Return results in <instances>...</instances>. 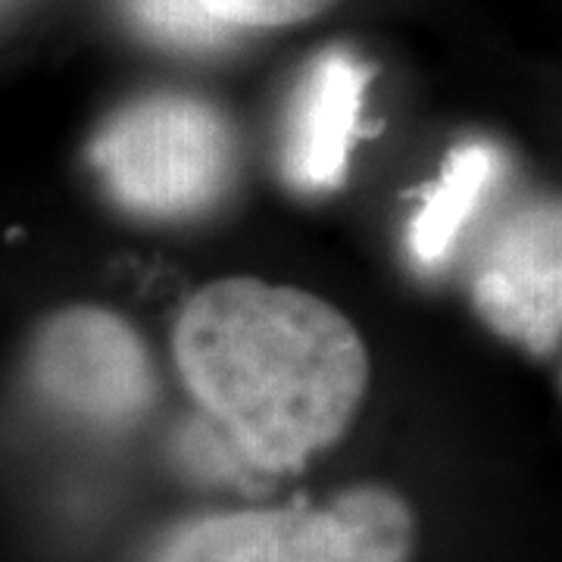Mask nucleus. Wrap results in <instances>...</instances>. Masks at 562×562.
<instances>
[{"instance_id":"obj_1","label":"nucleus","mask_w":562,"mask_h":562,"mask_svg":"<svg viewBox=\"0 0 562 562\" xmlns=\"http://www.w3.org/2000/svg\"><path fill=\"white\" fill-rule=\"evenodd\" d=\"M172 350L188 391L262 472L301 469L331 447L369 384L360 331L331 303L260 279L201 288Z\"/></svg>"},{"instance_id":"obj_2","label":"nucleus","mask_w":562,"mask_h":562,"mask_svg":"<svg viewBox=\"0 0 562 562\" xmlns=\"http://www.w3.org/2000/svg\"><path fill=\"white\" fill-rule=\"evenodd\" d=\"M235 135L216 106L147 94L103 122L88 147L106 194L147 220L201 216L235 179Z\"/></svg>"},{"instance_id":"obj_3","label":"nucleus","mask_w":562,"mask_h":562,"mask_svg":"<svg viewBox=\"0 0 562 562\" xmlns=\"http://www.w3.org/2000/svg\"><path fill=\"white\" fill-rule=\"evenodd\" d=\"M409 506L384 487H357L322 506L294 503L181 525L157 562H406Z\"/></svg>"},{"instance_id":"obj_4","label":"nucleus","mask_w":562,"mask_h":562,"mask_svg":"<svg viewBox=\"0 0 562 562\" xmlns=\"http://www.w3.org/2000/svg\"><path fill=\"white\" fill-rule=\"evenodd\" d=\"M469 297L494 335L535 357L562 341V201H528L494 225Z\"/></svg>"},{"instance_id":"obj_5","label":"nucleus","mask_w":562,"mask_h":562,"mask_svg":"<svg viewBox=\"0 0 562 562\" xmlns=\"http://www.w3.org/2000/svg\"><path fill=\"white\" fill-rule=\"evenodd\" d=\"M29 362L41 394L81 419L120 425L154 397V369L138 331L101 306H69L50 316Z\"/></svg>"},{"instance_id":"obj_6","label":"nucleus","mask_w":562,"mask_h":562,"mask_svg":"<svg viewBox=\"0 0 562 562\" xmlns=\"http://www.w3.org/2000/svg\"><path fill=\"white\" fill-rule=\"evenodd\" d=\"M372 66L350 50H325L297 81L281 135V172L303 194L341 188L360 135Z\"/></svg>"},{"instance_id":"obj_7","label":"nucleus","mask_w":562,"mask_h":562,"mask_svg":"<svg viewBox=\"0 0 562 562\" xmlns=\"http://www.w3.org/2000/svg\"><path fill=\"white\" fill-rule=\"evenodd\" d=\"M501 172L503 154L491 140H462L447 154L441 172L425 188L416 213L406 222V254L413 266L435 272L450 260Z\"/></svg>"},{"instance_id":"obj_8","label":"nucleus","mask_w":562,"mask_h":562,"mask_svg":"<svg viewBox=\"0 0 562 562\" xmlns=\"http://www.w3.org/2000/svg\"><path fill=\"white\" fill-rule=\"evenodd\" d=\"M125 10L140 32L184 50L220 47L235 32L203 0H125Z\"/></svg>"},{"instance_id":"obj_9","label":"nucleus","mask_w":562,"mask_h":562,"mask_svg":"<svg viewBox=\"0 0 562 562\" xmlns=\"http://www.w3.org/2000/svg\"><path fill=\"white\" fill-rule=\"evenodd\" d=\"M232 29H281L325 13L335 0H203Z\"/></svg>"}]
</instances>
